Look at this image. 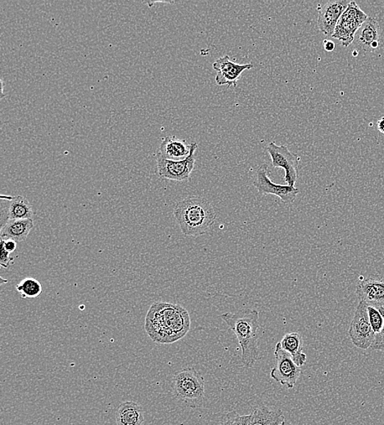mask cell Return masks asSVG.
<instances>
[{"mask_svg":"<svg viewBox=\"0 0 384 425\" xmlns=\"http://www.w3.org/2000/svg\"><path fill=\"white\" fill-rule=\"evenodd\" d=\"M251 421V414L240 416L236 412H231L225 414L222 421L218 425H250Z\"/></svg>","mask_w":384,"mask_h":425,"instance_id":"obj_22","label":"cell"},{"mask_svg":"<svg viewBox=\"0 0 384 425\" xmlns=\"http://www.w3.org/2000/svg\"><path fill=\"white\" fill-rule=\"evenodd\" d=\"M350 3L349 0H333L319 8L318 23L321 32L333 37L337 25Z\"/></svg>","mask_w":384,"mask_h":425,"instance_id":"obj_13","label":"cell"},{"mask_svg":"<svg viewBox=\"0 0 384 425\" xmlns=\"http://www.w3.org/2000/svg\"><path fill=\"white\" fill-rule=\"evenodd\" d=\"M0 280H1V281H3V282H1V284H3V283H7V282H8V280H4L2 277H1V278H0Z\"/></svg>","mask_w":384,"mask_h":425,"instance_id":"obj_30","label":"cell"},{"mask_svg":"<svg viewBox=\"0 0 384 425\" xmlns=\"http://www.w3.org/2000/svg\"><path fill=\"white\" fill-rule=\"evenodd\" d=\"M367 309L371 328L373 330V333L377 335L378 333H380L383 328L384 324L383 316L380 309H378L377 307H375V306L368 305Z\"/></svg>","mask_w":384,"mask_h":425,"instance_id":"obj_23","label":"cell"},{"mask_svg":"<svg viewBox=\"0 0 384 425\" xmlns=\"http://www.w3.org/2000/svg\"><path fill=\"white\" fill-rule=\"evenodd\" d=\"M252 184L259 194L277 196L284 204L293 203L299 193V190L295 186L274 184L269 179V167L267 164H262L257 169Z\"/></svg>","mask_w":384,"mask_h":425,"instance_id":"obj_9","label":"cell"},{"mask_svg":"<svg viewBox=\"0 0 384 425\" xmlns=\"http://www.w3.org/2000/svg\"><path fill=\"white\" fill-rule=\"evenodd\" d=\"M274 357L276 364L271 371V377L280 385L293 388L302 374V369L295 364L292 356L282 348L279 342L274 349Z\"/></svg>","mask_w":384,"mask_h":425,"instance_id":"obj_7","label":"cell"},{"mask_svg":"<svg viewBox=\"0 0 384 425\" xmlns=\"http://www.w3.org/2000/svg\"><path fill=\"white\" fill-rule=\"evenodd\" d=\"M198 144L191 143L190 153L182 160H170L165 159L158 153L157 167L161 178L183 182L189 180L195 167V152L198 150Z\"/></svg>","mask_w":384,"mask_h":425,"instance_id":"obj_5","label":"cell"},{"mask_svg":"<svg viewBox=\"0 0 384 425\" xmlns=\"http://www.w3.org/2000/svg\"><path fill=\"white\" fill-rule=\"evenodd\" d=\"M378 128L380 133L384 134V117H382L380 120L378 121Z\"/></svg>","mask_w":384,"mask_h":425,"instance_id":"obj_28","label":"cell"},{"mask_svg":"<svg viewBox=\"0 0 384 425\" xmlns=\"http://www.w3.org/2000/svg\"><path fill=\"white\" fill-rule=\"evenodd\" d=\"M368 16L355 1H351L342 15L334 30L333 38L339 40L342 45L349 47L355 39L358 30L366 22Z\"/></svg>","mask_w":384,"mask_h":425,"instance_id":"obj_6","label":"cell"},{"mask_svg":"<svg viewBox=\"0 0 384 425\" xmlns=\"http://www.w3.org/2000/svg\"><path fill=\"white\" fill-rule=\"evenodd\" d=\"M21 297L23 299H35L40 297L42 293V286L41 283L33 277H27L20 282L16 287Z\"/></svg>","mask_w":384,"mask_h":425,"instance_id":"obj_21","label":"cell"},{"mask_svg":"<svg viewBox=\"0 0 384 425\" xmlns=\"http://www.w3.org/2000/svg\"><path fill=\"white\" fill-rule=\"evenodd\" d=\"M1 227L11 220L33 219V207L23 196L1 195Z\"/></svg>","mask_w":384,"mask_h":425,"instance_id":"obj_11","label":"cell"},{"mask_svg":"<svg viewBox=\"0 0 384 425\" xmlns=\"http://www.w3.org/2000/svg\"><path fill=\"white\" fill-rule=\"evenodd\" d=\"M250 425H284L285 419L280 409L272 410L267 406H257L252 409Z\"/></svg>","mask_w":384,"mask_h":425,"instance_id":"obj_18","label":"cell"},{"mask_svg":"<svg viewBox=\"0 0 384 425\" xmlns=\"http://www.w3.org/2000/svg\"><path fill=\"white\" fill-rule=\"evenodd\" d=\"M282 348L292 356L295 364L303 366L307 361V355L303 352V339L298 333H289L279 342Z\"/></svg>","mask_w":384,"mask_h":425,"instance_id":"obj_19","label":"cell"},{"mask_svg":"<svg viewBox=\"0 0 384 425\" xmlns=\"http://www.w3.org/2000/svg\"><path fill=\"white\" fill-rule=\"evenodd\" d=\"M13 258L10 257V253L6 251L5 249L1 246V256H0V266L5 269H8L11 266Z\"/></svg>","mask_w":384,"mask_h":425,"instance_id":"obj_25","label":"cell"},{"mask_svg":"<svg viewBox=\"0 0 384 425\" xmlns=\"http://www.w3.org/2000/svg\"><path fill=\"white\" fill-rule=\"evenodd\" d=\"M18 242L13 240H1V246H3L6 251L11 253L17 250Z\"/></svg>","mask_w":384,"mask_h":425,"instance_id":"obj_26","label":"cell"},{"mask_svg":"<svg viewBox=\"0 0 384 425\" xmlns=\"http://www.w3.org/2000/svg\"><path fill=\"white\" fill-rule=\"evenodd\" d=\"M267 151L272 158L273 167L282 168L285 171V183L290 186H295L298 178V155L290 151L287 146H278L274 143H269Z\"/></svg>","mask_w":384,"mask_h":425,"instance_id":"obj_10","label":"cell"},{"mask_svg":"<svg viewBox=\"0 0 384 425\" xmlns=\"http://www.w3.org/2000/svg\"><path fill=\"white\" fill-rule=\"evenodd\" d=\"M214 69L216 71V83L217 85L237 87V82L240 79L243 71L250 70L253 65L238 64L233 61L229 55H225L214 62Z\"/></svg>","mask_w":384,"mask_h":425,"instance_id":"obj_12","label":"cell"},{"mask_svg":"<svg viewBox=\"0 0 384 425\" xmlns=\"http://www.w3.org/2000/svg\"><path fill=\"white\" fill-rule=\"evenodd\" d=\"M191 144L186 140L173 137H165L161 143L158 154L165 159L170 160H182L190 153Z\"/></svg>","mask_w":384,"mask_h":425,"instance_id":"obj_15","label":"cell"},{"mask_svg":"<svg viewBox=\"0 0 384 425\" xmlns=\"http://www.w3.org/2000/svg\"><path fill=\"white\" fill-rule=\"evenodd\" d=\"M116 421L117 425H142L144 421L142 407L134 402L122 403L117 408Z\"/></svg>","mask_w":384,"mask_h":425,"instance_id":"obj_17","label":"cell"},{"mask_svg":"<svg viewBox=\"0 0 384 425\" xmlns=\"http://www.w3.org/2000/svg\"><path fill=\"white\" fill-rule=\"evenodd\" d=\"M191 320L182 306L155 302L145 318L147 334L158 344H173L182 339L190 330Z\"/></svg>","mask_w":384,"mask_h":425,"instance_id":"obj_1","label":"cell"},{"mask_svg":"<svg viewBox=\"0 0 384 425\" xmlns=\"http://www.w3.org/2000/svg\"><path fill=\"white\" fill-rule=\"evenodd\" d=\"M33 227V219L8 221L1 227L0 236H1V240H13L16 242H22L27 239Z\"/></svg>","mask_w":384,"mask_h":425,"instance_id":"obj_16","label":"cell"},{"mask_svg":"<svg viewBox=\"0 0 384 425\" xmlns=\"http://www.w3.org/2000/svg\"><path fill=\"white\" fill-rule=\"evenodd\" d=\"M366 303L360 301L349 329L352 344L363 350L371 348L376 335L371 328Z\"/></svg>","mask_w":384,"mask_h":425,"instance_id":"obj_8","label":"cell"},{"mask_svg":"<svg viewBox=\"0 0 384 425\" xmlns=\"http://www.w3.org/2000/svg\"><path fill=\"white\" fill-rule=\"evenodd\" d=\"M229 329L237 337L242 351V362L246 367L256 364L259 357L258 342L261 336L259 313L255 309H245L236 313L221 316Z\"/></svg>","mask_w":384,"mask_h":425,"instance_id":"obj_2","label":"cell"},{"mask_svg":"<svg viewBox=\"0 0 384 425\" xmlns=\"http://www.w3.org/2000/svg\"><path fill=\"white\" fill-rule=\"evenodd\" d=\"M4 80H3V78H2V79H1V87H2V90H1V93H2L1 98H3L4 96Z\"/></svg>","mask_w":384,"mask_h":425,"instance_id":"obj_29","label":"cell"},{"mask_svg":"<svg viewBox=\"0 0 384 425\" xmlns=\"http://www.w3.org/2000/svg\"><path fill=\"white\" fill-rule=\"evenodd\" d=\"M174 216L186 237H200L209 232L216 219L214 206L202 196H188L175 205Z\"/></svg>","mask_w":384,"mask_h":425,"instance_id":"obj_3","label":"cell"},{"mask_svg":"<svg viewBox=\"0 0 384 425\" xmlns=\"http://www.w3.org/2000/svg\"><path fill=\"white\" fill-rule=\"evenodd\" d=\"M171 388L178 400L186 407L199 408L205 400V380L194 367H187L176 373Z\"/></svg>","mask_w":384,"mask_h":425,"instance_id":"obj_4","label":"cell"},{"mask_svg":"<svg viewBox=\"0 0 384 425\" xmlns=\"http://www.w3.org/2000/svg\"><path fill=\"white\" fill-rule=\"evenodd\" d=\"M356 293L361 301L377 308H384V279L361 277Z\"/></svg>","mask_w":384,"mask_h":425,"instance_id":"obj_14","label":"cell"},{"mask_svg":"<svg viewBox=\"0 0 384 425\" xmlns=\"http://www.w3.org/2000/svg\"><path fill=\"white\" fill-rule=\"evenodd\" d=\"M359 42L368 49H376L380 46V24L373 18H368L362 25L359 35Z\"/></svg>","mask_w":384,"mask_h":425,"instance_id":"obj_20","label":"cell"},{"mask_svg":"<svg viewBox=\"0 0 384 425\" xmlns=\"http://www.w3.org/2000/svg\"><path fill=\"white\" fill-rule=\"evenodd\" d=\"M324 47L326 51L332 52L335 49V44L333 42V41L325 40L324 42Z\"/></svg>","mask_w":384,"mask_h":425,"instance_id":"obj_27","label":"cell"},{"mask_svg":"<svg viewBox=\"0 0 384 425\" xmlns=\"http://www.w3.org/2000/svg\"><path fill=\"white\" fill-rule=\"evenodd\" d=\"M378 309H380L384 318V308H378ZM371 348L373 350L384 352V324L380 333L376 335L375 340H373Z\"/></svg>","mask_w":384,"mask_h":425,"instance_id":"obj_24","label":"cell"},{"mask_svg":"<svg viewBox=\"0 0 384 425\" xmlns=\"http://www.w3.org/2000/svg\"><path fill=\"white\" fill-rule=\"evenodd\" d=\"M284 425H286V424H285Z\"/></svg>","mask_w":384,"mask_h":425,"instance_id":"obj_31","label":"cell"}]
</instances>
